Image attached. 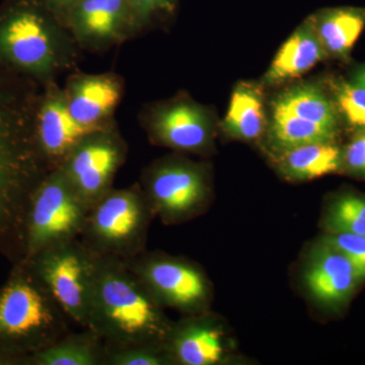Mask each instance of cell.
I'll list each match as a JSON object with an SVG mask.
<instances>
[{"mask_svg":"<svg viewBox=\"0 0 365 365\" xmlns=\"http://www.w3.org/2000/svg\"><path fill=\"white\" fill-rule=\"evenodd\" d=\"M337 134L338 129L272 110L270 135L280 150L307 143H334Z\"/></svg>","mask_w":365,"mask_h":365,"instance_id":"603a6c76","label":"cell"},{"mask_svg":"<svg viewBox=\"0 0 365 365\" xmlns=\"http://www.w3.org/2000/svg\"><path fill=\"white\" fill-rule=\"evenodd\" d=\"M138 32L153 21L170 16L176 9L178 0H127Z\"/></svg>","mask_w":365,"mask_h":365,"instance_id":"4316f807","label":"cell"},{"mask_svg":"<svg viewBox=\"0 0 365 365\" xmlns=\"http://www.w3.org/2000/svg\"><path fill=\"white\" fill-rule=\"evenodd\" d=\"M361 280L352 262L324 242L314 252L304 275L309 294L327 306L343 304Z\"/></svg>","mask_w":365,"mask_h":365,"instance_id":"9a60e30c","label":"cell"},{"mask_svg":"<svg viewBox=\"0 0 365 365\" xmlns=\"http://www.w3.org/2000/svg\"><path fill=\"white\" fill-rule=\"evenodd\" d=\"M30 269L0 292V341L35 353L71 332L72 321Z\"/></svg>","mask_w":365,"mask_h":365,"instance_id":"5b68a950","label":"cell"},{"mask_svg":"<svg viewBox=\"0 0 365 365\" xmlns=\"http://www.w3.org/2000/svg\"><path fill=\"white\" fill-rule=\"evenodd\" d=\"M79 1L81 0H43L45 6L64 26L69 14Z\"/></svg>","mask_w":365,"mask_h":365,"instance_id":"f546056e","label":"cell"},{"mask_svg":"<svg viewBox=\"0 0 365 365\" xmlns=\"http://www.w3.org/2000/svg\"><path fill=\"white\" fill-rule=\"evenodd\" d=\"M66 26L81 49L102 51L138 33L127 0H81Z\"/></svg>","mask_w":365,"mask_h":365,"instance_id":"4fadbf2b","label":"cell"},{"mask_svg":"<svg viewBox=\"0 0 365 365\" xmlns=\"http://www.w3.org/2000/svg\"><path fill=\"white\" fill-rule=\"evenodd\" d=\"M88 210L64 173L50 170L34 191L26 209V260L51 245L81 237Z\"/></svg>","mask_w":365,"mask_h":365,"instance_id":"52a82bcc","label":"cell"},{"mask_svg":"<svg viewBox=\"0 0 365 365\" xmlns=\"http://www.w3.org/2000/svg\"><path fill=\"white\" fill-rule=\"evenodd\" d=\"M105 365L172 364L165 341L123 346L106 344Z\"/></svg>","mask_w":365,"mask_h":365,"instance_id":"d4e9b609","label":"cell"},{"mask_svg":"<svg viewBox=\"0 0 365 365\" xmlns=\"http://www.w3.org/2000/svg\"><path fill=\"white\" fill-rule=\"evenodd\" d=\"M314 30L327 55L348 58L365 26V9L335 7L311 16Z\"/></svg>","mask_w":365,"mask_h":365,"instance_id":"ac0fdd59","label":"cell"},{"mask_svg":"<svg viewBox=\"0 0 365 365\" xmlns=\"http://www.w3.org/2000/svg\"><path fill=\"white\" fill-rule=\"evenodd\" d=\"M323 242L344 254L365 279V235L331 234Z\"/></svg>","mask_w":365,"mask_h":365,"instance_id":"83f0119b","label":"cell"},{"mask_svg":"<svg viewBox=\"0 0 365 365\" xmlns=\"http://www.w3.org/2000/svg\"><path fill=\"white\" fill-rule=\"evenodd\" d=\"M355 83H359V85L365 86V66L359 68L356 71L354 76Z\"/></svg>","mask_w":365,"mask_h":365,"instance_id":"4dcf8cb0","label":"cell"},{"mask_svg":"<svg viewBox=\"0 0 365 365\" xmlns=\"http://www.w3.org/2000/svg\"><path fill=\"white\" fill-rule=\"evenodd\" d=\"M325 225L331 234L365 235V197H341L329 209Z\"/></svg>","mask_w":365,"mask_h":365,"instance_id":"cb8c5ba5","label":"cell"},{"mask_svg":"<svg viewBox=\"0 0 365 365\" xmlns=\"http://www.w3.org/2000/svg\"><path fill=\"white\" fill-rule=\"evenodd\" d=\"M105 341L90 329L67 333L54 344L33 353L38 365H105Z\"/></svg>","mask_w":365,"mask_h":365,"instance_id":"ffe728a7","label":"cell"},{"mask_svg":"<svg viewBox=\"0 0 365 365\" xmlns=\"http://www.w3.org/2000/svg\"><path fill=\"white\" fill-rule=\"evenodd\" d=\"M170 327L162 306L126 262L100 258L86 329L106 344L123 346L165 341Z\"/></svg>","mask_w":365,"mask_h":365,"instance_id":"3957f363","label":"cell"},{"mask_svg":"<svg viewBox=\"0 0 365 365\" xmlns=\"http://www.w3.org/2000/svg\"><path fill=\"white\" fill-rule=\"evenodd\" d=\"M125 262L160 306L194 314L205 307L208 282L193 264L145 251Z\"/></svg>","mask_w":365,"mask_h":365,"instance_id":"30bf717a","label":"cell"},{"mask_svg":"<svg viewBox=\"0 0 365 365\" xmlns=\"http://www.w3.org/2000/svg\"><path fill=\"white\" fill-rule=\"evenodd\" d=\"M153 215L140 184L112 188L88 210L79 239L100 258L131 260L145 251Z\"/></svg>","mask_w":365,"mask_h":365,"instance_id":"277c9868","label":"cell"},{"mask_svg":"<svg viewBox=\"0 0 365 365\" xmlns=\"http://www.w3.org/2000/svg\"><path fill=\"white\" fill-rule=\"evenodd\" d=\"M123 91V81L114 73L72 74L64 88L73 117L88 126L103 128L116 125L113 115Z\"/></svg>","mask_w":365,"mask_h":365,"instance_id":"5bb4252c","label":"cell"},{"mask_svg":"<svg viewBox=\"0 0 365 365\" xmlns=\"http://www.w3.org/2000/svg\"><path fill=\"white\" fill-rule=\"evenodd\" d=\"M330 86L339 116L353 128L365 130V86L345 81H332Z\"/></svg>","mask_w":365,"mask_h":365,"instance_id":"484cf974","label":"cell"},{"mask_svg":"<svg viewBox=\"0 0 365 365\" xmlns=\"http://www.w3.org/2000/svg\"><path fill=\"white\" fill-rule=\"evenodd\" d=\"M43 86L0 66V232L25 225L34 191L52 170L36 139Z\"/></svg>","mask_w":365,"mask_h":365,"instance_id":"6da1fadb","label":"cell"},{"mask_svg":"<svg viewBox=\"0 0 365 365\" xmlns=\"http://www.w3.org/2000/svg\"><path fill=\"white\" fill-rule=\"evenodd\" d=\"M140 186L155 215L169 222L195 215L209 192L202 168L180 160L153 163L144 170Z\"/></svg>","mask_w":365,"mask_h":365,"instance_id":"9c48e42d","label":"cell"},{"mask_svg":"<svg viewBox=\"0 0 365 365\" xmlns=\"http://www.w3.org/2000/svg\"><path fill=\"white\" fill-rule=\"evenodd\" d=\"M28 262L71 321L86 328L100 257L78 237L41 250Z\"/></svg>","mask_w":365,"mask_h":365,"instance_id":"8992f818","label":"cell"},{"mask_svg":"<svg viewBox=\"0 0 365 365\" xmlns=\"http://www.w3.org/2000/svg\"><path fill=\"white\" fill-rule=\"evenodd\" d=\"M278 165L292 179H317L339 170L342 151L334 143L304 144L281 150Z\"/></svg>","mask_w":365,"mask_h":365,"instance_id":"44dd1931","label":"cell"},{"mask_svg":"<svg viewBox=\"0 0 365 365\" xmlns=\"http://www.w3.org/2000/svg\"><path fill=\"white\" fill-rule=\"evenodd\" d=\"M128 146L117 126L95 132L81 141L58 169L64 173L83 202L91 207L113 188Z\"/></svg>","mask_w":365,"mask_h":365,"instance_id":"ba28073f","label":"cell"},{"mask_svg":"<svg viewBox=\"0 0 365 365\" xmlns=\"http://www.w3.org/2000/svg\"><path fill=\"white\" fill-rule=\"evenodd\" d=\"M141 117L144 130L153 143L192 153H204L212 143V118L193 101L177 98L155 105Z\"/></svg>","mask_w":365,"mask_h":365,"instance_id":"8fae6325","label":"cell"},{"mask_svg":"<svg viewBox=\"0 0 365 365\" xmlns=\"http://www.w3.org/2000/svg\"><path fill=\"white\" fill-rule=\"evenodd\" d=\"M165 345L172 364L213 365L222 361L225 355L222 331L204 317L170 327Z\"/></svg>","mask_w":365,"mask_h":365,"instance_id":"2e32d148","label":"cell"},{"mask_svg":"<svg viewBox=\"0 0 365 365\" xmlns=\"http://www.w3.org/2000/svg\"><path fill=\"white\" fill-rule=\"evenodd\" d=\"M342 165L350 172L365 175V130L357 134L342 153Z\"/></svg>","mask_w":365,"mask_h":365,"instance_id":"f1b7e54d","label":"cell"},{"mask_svg":"<svg viewBox=\"0 0 365 365\" xmlns=\"http://www.w3.org/2000/svg\"><path fill=\"white\" fill-rule=\"evenodd\" d=\"M272 110L334 129L339 125V113L333 101L314 85L295 86L283 91L274 100Z\"/></svg>","mask_w":365,"mask_h":365,"instance_id":"7402d4cb","label":"cell"},{"mask_svg":"<svg viewBox=\"0 0 365 365\" xmlns=\"http://www.w3.org/2000/svg\"><path fill=\"white\" fill-rule=\"evenodd\" d=\"M81 48L43 0L0 4V66L44 86L76 66Z\"/></svg>","mask_w":365,"mask_h":365,"instance_id":"7a4b0ae2","label":"cell"},{"mask_svg":"<svg viewBox=\"0 0 365 365\" xmlns=\"http://www.w3.org/2000/svg\"><path fill=\"white\" fill-rule=\"evenodd\" d=\"M326 56L313 20L307 19L281 46L264 76V81L272 86L299 78Z\"/></svg>","mask_w":365,"mask_h":365,"instance_id":"e0dca14e","label":"cell"},{"mask_svg":"<svg viewBox=\"0 0 365 365\" xmlns=\"http://www.w3.org/2000/svg\"><path fill=\"white\" fill-rule=\"evenodd\" d=\"M266 112L259 86L241 83L230 98L222 128L228 135L241 140H256L264 133Z\"/></svg>","mask_w":365,"mask_h":365,"instance_id":"d6986e66","label":"cell"},{"mask_svg":"<svg viewBox=\"0 0 365 365\" xmlns=\"http://www.w3.org/2000/svg\"><path fill=\"white\" fill-rule=\"evenodd\" d=\"M113 126L103 128L81 123L71 114L64 88H60L56 81L43 86L36 114V139L41 153L52 170L58 169L86 137Z\"/></svg>","mask_w":365,"mask_h":365,"instance_id":"7c38bea8","label":"cell"}]
</instances>
